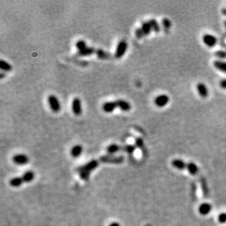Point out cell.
Returning <instances> with one entry per match:
<instances>
[{"label":"cell","instance_id":"obj_1","mask_svg":"<svg viewBox=\"0 0 226 226\" xmlns=\"http://www.w3.org/2000/svg\"><path fill=\"white\" fill-rule=\"evenodd\" d=\"M128 48V44L126 41L125 40L120 41L117 45L114 54V57L117 59L122 58L126 54Z\"/></svg>","mask_w":226,"mask_h":226},{"label":"cell","instance_id":"obj_2","mask_svg":"<svg viewBox=\"0 0 226 226\" xmlns=\"http://www.w3.org/2000/svg\"><path fill=\"white\" fill-rule=\"evenodd\" d=\"M48 103L50 108L54 113H59L61 109L60 103L55 95H50L48 97Z\"/></svg>","mask_w":226,"mask_h":226},{"label":"cell","instance_id":"obj_3","mask_svg":"<svg viewBox=\"0 0 226 226\" xmlns=\"http://www.w3.org/2000/svg\"><path fill=\"white\" fill-rule=\"evenodd\" d=\"M170 97L167 94H162L156 96L154 99V105L160 108H164L170 102Z\"/></svg>","mask_w":226,"mask_h":226},{"label":"cell","instance_id":"obj_4","mask_svg":"<svg viewBox=\"0 0 226 226\" xmlns=\"http://www.w3.org/2000/svg\"><path fill=\"white\" fill-rule=\"evenodd\" d=\"M202 41L203 43L208 47L212 48L216 46L217 43V39L214 35L207 33L205 34L202 37Z\"/></svg>","mask_w":226,"mask_h":226},{"label":"cell","instance_id":"obj_5","mask_svg":"<svg viewBox=\"0 0 226 226\" xmlns=\"http://www.w3.org/2000/svg\"><path fill=\"white\" fill-rule=\"evenodd\" d=\"M13 161L18 165H25L29 162V158L25 154H17L13 156Z\"/></svg>","mask_w":226,"mask_h":226},{"label":"cell","instance_id":"obj_6","mask_svg":"<svg viewBox=\"0 0 226 226\" xmlns=\"http://www.w3.org/2000/svg\"><path fill=\"white\" fill-rule=\"evenodd\" d=\"M197 90L199 95L203 99L207 98L209 95V91L205 84L203 82H199L197 84Z\"/></svg>","mask_w":226,"mask_h":226},{"label":"cell","instance_id":"obj_7","mask_svg":"<svg viewBox=\"0 0 226 226\" xmlns=\"http://www.w3.org/2000/svg\"><path fill=\"white\" fill-rule=\"evenodd\" d=\"M72 110L73 113L76 116H79L82 114V103H81V101L78 97L74 98L72 101Z\"/></svg>","mask_w":226,"mask_h":226},{"label":"cell","instance_id":"obj_8","mask_svg":"<svg viewBox=\"0 0 226 226\" xmlns=\"http://www.w3.org/2000/svg\"><path fill=\"white\" fill-rule=\"evenodd\" d=\"M117 108V104L116 101L106 102L102 105L103 111L106 113H111Z\"/></svg>","mask_w":226,"mask_h":226},{"label":"cell","instance_id":"obj_9","mask_svg":"<svg viewBox=\"0 0 226 226\" xmlns=\"http://www.w3.org/2000/svg\"><path fill=\"white\" fill-rule=\"evenodd\" d=\"M117 108L124 112H128L131 109V105L129 102L123 99H119L116 101Z\"/></svg>","mask_w":226,"mask_h":226},{"label":"cell","instance_id":"obj_10","mask_svg":"<svg viewBox=\"0 0 226 226\" xmlns=\"http://www.w3.org/2000/svg\"><path fill=\"white\" fill-rule=\"evenodd\" d=\"M212 211V205L208 203H202L199 208V212L202 216H206Z\"/></svg>","mask_w":226,"mask_h":226},{"label":"cell","instance_id":"obj_11","mask_svg":"<svg viewBox=\"0 0 226 226\" xmlns=\"http://www.w3.org/2000/svg\"><path fill=\"white\" fill-rule=\"evenodd\" d=\"M214 67L219 71L226 74V62L220 60H215L213 63Z\"/></svg>","mask_w":226,"mask_h":226},{"label":"cell","instance_id":"obj_12","mask_svg":"<svg viewBox=\"0 0 226 226\" xmlns=\"http://www.w3.org/2000/svg\"><path fill=\"white\" fill-rule=\"evenodd\" d=\"M171 165L172 166L180 170H183L185 168H187V163H186L183 160H180V159H175L173 160L171 162Z\"/></svg>","mask_w":226,"mask_h":226},{"label":"cell","instance_id":"obj_13","mask_svg":"<svg viewBox=\"0 0 226 226\" xmlns=\"http://www.w3.org/2000/svg\"><path fill=\"white\" fill-rule=\"evenodd\" d=\"M187 169L192 175H196L199 172L198 166L194 162H190L187 165Z\"/></svg>","mask_w":226,"mask_h":226},{"label":"cell","instance_id":"obj_14","mask_svg":"<svg viewBox=\"0 0 226 226\" xmlns=\"http://www.w3.org/2000/svg\"><path fill=\"white\" fill-rule=\"evenodd\" d=\"M25 183L23 178L22 177H14L10 181V185L13 187H20L23 183Z\"/></svg>","mask_w":226,"mask_h":226},{"label":"cell","instance_id":"obj_15","mask_svg":"<svg viewBox=\"0 0 226 226\" xmlns=\"http://www.w3.org/2000/svg\"><path fill=\"white\" fill-rule=\"evenodd\" d=\"M96 50L92 47H87L85 48H84L82 50L78 51V55L81 57H85V56H89L92 54H93L94 52H96Z\"/></svg>","mask_w":226,"mask_h":226},{"label":"cell","instance_id":"obj_16","mask_svg":"<svg viewBox=\"0 0 226 226\" xmlns=\"http://www.w3.org/2000/svg\"><path fill=\"white\" fill-rule=\"evenodd\" d=\"M83 151V148L80 145L74 146L71 150V154L74 158H78L82 154Z\"/></svg>","mask_w":226,"mask_h":226},{"label":"cell","instance_id":"obj_17","mask_svg":"<svg viewBox=\"0 0 226 226\" xmlns=\"http://www.w3.org/2000/svg\"><path fill=\"white\" fill-rule=\"evenodd\" d=\"M22 177L23 178L25 183H29L32 182L35 179V173L31 171H28L24 173L22 175Z\"/></svg>","mask_w":226,"mask_h":226},{"label":"cell","instance_id":"obj_18","mask_svg":"<svg viewBox=\"0 0 226 226\" xmlns=\"http://www.w3.org/2000/svg\"><path fill=\"white\" fill-rule=\"evenodd\" d=\"M96 55L97 56V57L100 59H107L110 57V55L108 53V52L105 51L104 50H103L102 49H98L96 51Z\"/></svg>","mask_w":226,"mask_h":226},{"label":"cell","instance_id":"obj_19","mask_svg":"<svg viewBox=\"0 0 226 226\" xmlns=\"http://www.w3.org/2000/svg\"><path fill=\"white\" fill-rule=\"evenodd\" d=\"M0 68L2 71L5 72H10L12 70V66L4 60H1L0 61Z\"/></svg>","mask_w":226,"mask_h":226},{"label":"cell","instance_id":"obj_20","mask_svg":"<svg viewBox=\"0 0 226 226\" xmlns=\"http://www.w3.org/2000/svg\"><path fill=\"white\" fill-rule=\"evenodd\" d=\"M145 36L148 35L152 31V28L151 27V25L148 22L143 23L142 27H141Z\"/></svg>","mask_w":226,"mask_h":226},{"label":"cell","instance_id":"obj_21","mask_svg":"<svg viewBox=\"0 0 226 226\" xmlns=\"http://www.w3.org/2000/svg\"><path fill=\"white\" fill-rule=\"evenodd\" d=\"M148 22L150 23L151 27L152 28V31L156 32V33H158L160 31V26L158 23V22L156 21L154 19H151L150 20L148 21Z\"/></svg>","mask_w":226,"mask_h":226},{"label":"cell","instance_id":"obj_22","mask_svg":"<svg viewBox=\"0 0 226 226\" xmlns=\"http://www.w3.org/2000/svg\"><path fill=\"white\" fill-rule=\"evenodd\" d=\"M120 146H118L117 145H116V144H113V145H109L108 148H107V150H108V152L109 153H111V154H113V153H117V151H119L120 150Z\"/></svg>","mask_w":226,"mask_h":226},{"label":"cell","instance_id":"obj_23","mask_svg":"<svg viewBox=\"0 0 226 226\" xmlns=\"http://www.w3.org/2000/svg\"><path fill=\"white\" fill-rule=\"evenodd\" d=\"M76 47L77 48V49L78 50V51H80L84 50V48H85L87 47V44L85 43V41L81 40H79L78 42H77L76 44Z\"/></svg>","mask_w":226,"mask_h":226},{"label":"cell","instance_id":"obj_24","mask_svg":"<svg viewBox=\"0 0 226 226\" xmlns=\"http://www.w3.org/2000/svg\"><path fill=\"white\" fill-rule=\"evenodd\" d=\"M162 25L165 29H170L171 27V22L170 19L167 18H164L162 20Z\"/></svg>","mask_w":226,"mask_h":226},{"label":"cell","instance_id":"obj_25","mask_svg":"<svg viewBox=\"0 0 226 226\" xmlns=\"http://www.w3.org/2000/svg\"><path fill=\"white\" fill-rule=\"evenodd\" d=\"M135 35L136 37L138 39H142L144 36L145 35L142 30L141 28H137L135 31Z\"/></svg>","mask_w":226,"mask_h":226},{"label":"cell","instance_id":"obj_26","mask_svg":"<svg viewBox=\"0 0 226 226\" xmlns=\"http://www.w3.org/2000/svg\"><path fill=\"white\" fill-rule=\"evenodd\" d=\"M218 220L220 223H226V213H222L218 217Z\"/></svg>","mask_w":226,"mask_h":226},{"label":"cell","instance_id":"obj_27","mask_svg":"<svg viewBox=\"0 0 226 226\" xmlns=\"http://www.w3.org/2000/svg\"><path fill=\"white\" fill-rule=\"evenodd\" d=\"M136 147L133 145H128L125 147V151L128 153H133L135 150Z\"/></svg>","mask_w":226,"mask_h":226},{"label":"cell","instance_id":"obj_28","mask_svg":"<svg viewBox=\"0 0 226 226\" xmlns=\"http://www.w3.org/2000/svg\"><path fill=\"white\" fill-rule=\"evenodd\" d=\"M136 145L139 148H142L144 145V142L142 138H137L136 140Z\"/></svg>","mask_w":226,"mask_h":226},{"label":"cell","instance_id":"obj_29","mask_svg":"<svg viewBox=\"0 0 226 226\" xmlns=\"http://www.w3.org/2000/svg\"><path fill=\"white\" fill-rule=\"evenodd\" d=\"M219 85L220 88L224 90H226V79H223L220 80L219 82Z\"/></svg>","mask_w":226,"mask_h":226},{"label":"cell","instance_id":"obj_30","mask_svg":"<svg viewBox=\"0 0 226 226\" xmlns=\"http://www.w3.org/2000/svg\"><path fill=\"white\" fill-rule=\"evenodd\" d=\"M109 226H121V225L118 222H113Z\"/></svg>","mask_w":226,"mask_h":226},{"label":"cell","instance_id":"obj_31","mask_svg":"<svg viewBox=\"0 0 226 226\" xmlns=\"http://www.w3.org/2000/svg\"><path fill=\"white\" fill-rule=\"evenodd\" d=\"M4 77H5V74H4L3 72H2V73H1V74H0V78H1V79H3Z\"/></svg>","mask_w":226,"mask_h":226}]
</instances>
